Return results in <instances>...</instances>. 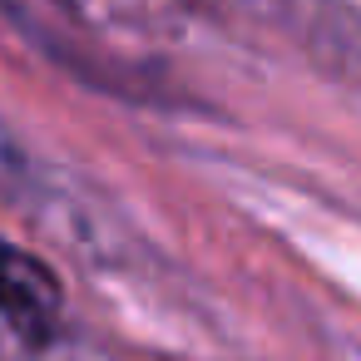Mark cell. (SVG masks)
Wrapping results in <instances>:
<instances>
[{"mask_svg": "<svg viewBox=\"0 0 361 361\" xmlns=\"http://www.w3.org/2000/svg\"><path fill=\"white\" fill-rule=\"evenodd\" d=\"M65 312L60 277L25 247L0 243V322L25 341H50Z\"/></svg>", "mask_w": 361, "mask_h": 361, "instance_id": "6da1fadb", "label": "cell"}]
</instances>
